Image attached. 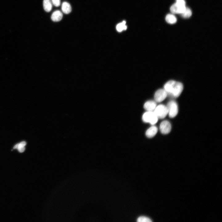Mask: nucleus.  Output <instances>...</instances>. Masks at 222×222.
Instances as JSON below:
<instances>
[{"label": "nucleus", "mask_w": 222, "mask_h": 222, "mask_svg": "<svg viewBox=\"0 0 222 222\" xmlns=\"http://www.w3.org/2000/svg\"><path fill=\"white\" fill-rule=\"evenodd\" d=\"M176 3L182 5H185V2L184 0H176Z\"/></svg>", "instance_id": "19"}, {"label": "nucleus", "mask_w": 222, "mask_h": 222, "mask_svg": "<svg viewBox=\"0 0 222 222\" xmlns=\"http://www.w3.org/2000/svg\"><path fill=\"white\" fill-rule=\"evenodd\" d=\"M166 20L168 23L173 24L175 23L177 21V18L175 15L171 14L166 15Z\"/></svg>", "instance_id": "13"}, {"label": "nucleus", "mask_w": 222, "mask_h": 222, "mask_svg": "<svg viewBox=\"0 0 222 222\" xmlns=\"http://www.w3.org/2000/svg\"><path fill=\"white\" fill-rule=\"evenodd\" d=\"M63 17L62 13L59 10L54 11L51 14V18L54 22H58L61 20Z\"/></svg>", "instance_id": "10"}, {"label": "nucleus", "mask_w": 222, "mask_h": 222, "mask_svg": "<svg viewBox=\"0 0 222 222\" xmlns=\"http://www.w3.org/2000/svg\"><path fill=\"white\" fill-rule=\"evenodd\" d=\"M167 95V92L164 89H159L155 93L154 101L157 102H161L166 98Z\"/></svg>", "instance_id": "5"}, {"label": "nucleus", "mask_w": 222, "mask_h": 222, "mask_svg": "<svg viewBox=\"0 0 222 222\" xmlns=\"http://www.w3.org/2000/svg\"><path fill=\"white\" fill-rule=\"evenodd\" d=\"M125 24L126 22L125 21H123L122 22L118 24L116 27L117 31L118 32H121L123 31L126 30L127 27Z\"/></svg>", "instance_id": "14"}, {"label": "nucleus", "mask_w": 222, "mask_h": 222, "mask_svg": "<svg viewBox=\"0 0 222 222\" xmlns=\"http://www.w3.org/2000/svg\"><path fill=\"white\" fill-rule=\"evenodd\" d=\"M183 88V84L174 80H170L166 82L164 86V89L167 95L174 97H177L182 93Z\"/></svg>", "instance_id": "1"}, {"label": "nucleus", "mask_w": 222, "mask_h": 222, "mask_svg": "<svg viewBox=\"0 0 222 222\" xmlns=\"http://www.w3.org/2000/svg\"><path fill=\"white\" fill-rule=\"evenodd\" d=\"M61 9L63 12L65 14H68L71 12L72 8L69 3L64 2L62 4Z\"/></svg>", "instance_id": "11"}, {"label": "nucleus", "mask_w": 222, "mask_h": 222, "mask_svg": "<svg viewBox=\"0 0 222 222\" xmlns=\"http://www.w3.org/2000/svg\"><path fill=\"white\" fill-rule=\"evenodd\" d=\"M158 128L155 126H152L148 128L146 131V135L149 138H151L154 137L157 134Z\"/></svg>", "instance_id": "9"}, {"label": "nucleus", "mask_w": 222, "mask_h": 222, "mask_svg": "<svg viewBox=\"0 0 222 222\" xmlns=\"http://www.w3.org/2000/svg\"><path fill=\"white\" fill-rule=\"evenodd\" d=\"M26 145V142L25 141H23L15 145L14 146L13 148L14 149H17L18 150L20 148L25 147Z\"/></svg>", "instance_id": "17"}, {"label": "nucleus", "mask_w": 222, "mask_h": 222, "mask_svg": "<svg viewBox=\"0 0 222 222\" xmlns=\"http://www.w3.org/2000/svg\"><path fill=\"white\" fill-rule=\"evenodd\" d=\"M43 8L47 12L50 11L52 8V4L50 0H43Z\"/></svg>", "instance_id": "12"}, {"label": "nucleus", "mask_w": 222, "mask_h": 222, "mask_svg": "<svg viewBox=\"0 0 222 222\" xmlns=\"http://www.w3.org/2000/svg\"><path fill=\"white\" fill-rule=\"evenodd\" d=\"M158 118L163 119L168 114L166 106L163 105H159L156 106L153 111Z\"/></svg>", "instance_id": "4"}, {"label": "nucleus", "mask_w": 222, "mask_h": 222, "mask_svg": "<svg viewBox=\"0 0 222 222\" xmlns=\"http://www.w3.org/2000/svg\"><path fill=\"white\" fill-rule=\"evenodd\" d=\"M156 106V102L150 100L146 102L144 105V108L147 111H153Z\"/></svg>", "instance_id": "8"}, {"label": "nucleus", "mask_w": 222, "mask_h": 222, "mask_svg": "<svg viewBox=\"0 0 222 222\" xmlns=\"http://www.w3.org/2000/svg\"><path fill=\"white\" fill-rule=\"evenodd\" d=\"M168 114L169 117L173 118L175 117L178 113V109L177 103L175 101L172 100L169 102L166 106Z\"/></svg>", "instance_id": "3"}, {"label": "nucleus", "mask_w": 222, "mask_h": 222, "mask_svg": "<svg viewBox=\"0 0 222 222\" xmlns=\"http://www.w3.org/2000/svg\"><path fill=\"white\" fill-rule=\"evenodd\" d=\"M186 8L185 5L176 3L171 6L170 10L174 14H181L185 11Z\"/></svg>", "instance_id": "7"}, {"label": "nucleus", "mask_w": 222, "mask_h": 222, "mask_svg": "<svg viewBox=\"0 0 222 222\" xmlns=\"http://www.w3.org/2000/svg\"><path fill=\"white\" fill-rule=\"evenodd\" d=\"M181 14L182 17L185 18H188L191 16L192 12L190 9L186 7L185 11Z\"/></svg>", "instance_id": "15"}, {"label": "nucleus", "mask_w": 222, "mask_h": 222, "mask_svg": "<svg viewBox=\"0 0 222 222\" xmlns=\"http://www.w3.org/2000/svg\"><path fill=\"white\" fill-rule=\"evenodd\" d=\"M53 5L56 7L59 6L60 4V0H51Z\"/></svg>", "instance_id": "18"}, {"label": "nucleus", "mask_w": 222, "mask_h": 222, "mask_svg": "<svg viewBox=\"0 0 222 222\" xmlns=\"http://www.w3.org/2000/svg\"><path fill=\"white\" fill-rule=\"evenodd\" d=\"M158 118L153 111H147L142 116V120L145 123H149L153 125L157 122Z\"/></svg>", "instance_id": "2"}, {"label": "nucleus", "mask_w": 222, "mask_h": 222, "mask_svg": "<svg viewBox=\"0 0 222 222\" xmlns=\"http://www.w3.org/2000/svg\"><path fill=\"white\" fill-rule=\"evenodd\" d=\"M171 129L170 122L167 121H164L160 123L159 126L160 130L162 133L164 134H168L170 132Z\"/></svg>", "instance_id": "6"}, {"label": "nucleus", "mask_w": 222, "mask_h": 222, "mask_svg": "<svg viewBox=\"0 0 222 222\" xmlns=\"http://www.w3.org/2000/svg\"><path fill=\"white\" fill-rule=\"evenodd\" d=\"M137 221L139 222H151L152 221L148 217L145 216H141L137 219Z\"/></svg>", "instance_id": "16"}]
</instances>
